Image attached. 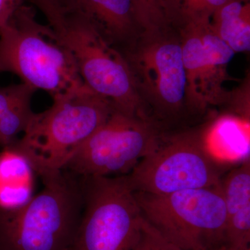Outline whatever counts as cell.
<instances>
[{
	"label": "cell",
	"mask_w": 250,
	"mask_h": 250,
	"mask_svg": "<svg viewBox=\"0 0 250 250\" xmlns=\"http://www.w3.org/2000/svg\"><path fill=\"white\" fill-rule=\"evenodd\" d=\"M55 99L84 86L71 52L50 26L36 21L33 6L22 4L0 29V72Z\"/></svg>",
	"instance_id": "cell-3"
},
{
	"label": "cell",
	"mask_w": 250,
	"mask_h": 250,
	"mask_svg": "<svg viewBox=\"0 0 250 250\" xmlns=\"http://www.w3.org/2000/svg\"><path fill=\"white\" fill-rule=\"evenodd\" d=\"M214 250H230L229 248H227L226 246H222L221 248H218V249Z\"/></svg>",
	"instance_id": "cell-21"
},
{
	"label": "cell",
	"mask_w": 250,
	"mask_h": 250,
	"mask_svg": "<svg viewBox=\"0 0 250 250\" xmlns=\"http://www.w3.org/2000/svg\"><path fill=\"white\" fill-rule=\"evenodd\" d=\"M36 90L24 83L0 88V118L15 104L27 97L33 96Z\"/></svg>",
	"instance_id": "cell-18"
},
{
	"label": "cell",
	"mask_w": 250,
	"mask_h": 250,
	"mask_svg": "<svg viewBox=\"0 0 250 250\" xmlns=\"http://www.w3.org/2000/svg\"><path fill=\"white\" fill-rule=\"evenodd\" d=\"M75 11L86 16L116 48L131 47L144 34L136 0H76Z\"/></svg>",
	"instance_id": "cell-10"
},
{
	"label": "cell",
	"mask_w": 250,
	"mask_h": 250,
	"mask_svg": "<svg viewBox=\"0 0 250 250\" xmlns=\"http://www.w3.org/2000/svg\"><path fill=\"white\" fill-rule=\"evenodd\" d=\"M222 191L226 208L225 246L230 250H250V160L224 174Z\"/></svg>",
	"instance_id": "cell-11"
},
{
	"label": "cell",
	"mask_w": 250,
	"mask_h": 250,
	"mask_svg": "<svg viewBox=\"0 0 250 250\" xmlns=\"http://www.w3.org/2000/svg\"><path fill=\"white\" fill-rule=\"evenodd\" d=\"M163 139L154 122L115 109L63 170L80 177L126 175Z\"/></svg>",
	"instance_id": "cell-8"
},
{
	"label": "cell",
	"mask_w": 250,
	"mask_h": 250,
	"mask_svg": "<svg viewBox=\"0 0 250 250\" xmlns=\"http://www.w3.org/2000/svg\"><path fill=\"white\" fill-rule=\"evenodd\" d=\"M43 189L0 213V250H69L83 205L82 177L68 171L42 177Z\"/></svg>",
	"instance_id": "cell-2"
},
{
	"label": "cell",
	"mask_w": 250,
	"mask_h": 250,
	"mask_svg": "<svg viewBox=\"0 0 250 250\" xmlns=\"http://www.w3.org/2000/svg\"><path fill=\"white\" fill-rule=\"evenodd\" d=\"M199 23L205 52L203 104L206 109L228 100L229 95L224 88V82L228 80V64L235 53L215 34L210 20L200 21Z\"/></svg>",
	"instance_id": "cell-12"
},
{
	"label": "cell",
	"mask_w": 250,
	"mask_h": 250,
	"mask_svg": "<svg viewBox=\"0 0 250 250\" xmlns=\"http://www.w3.org/2000/svg\"><path fill=\"white\" fill-rule=\"evenodd\" d=\"M114 110L109 101L84 85L35 113L22 137L4 149L17 153L41 178L57 173Z\"/></svg>",
	"instance_id": "cell-1"
},
{
	"label": "cell",
	"mask_w": 250,
	"mask_h": 250,
	"mask_svg": "<svg viewBox=\"0 0 250 250\" xmlns=\"http://www.w3.org/2000/svg\"><path fill=\"white\" fill-rule=\"evenodd\" d=\"M223 172L210 152L205 131H187L164 138L125 177L134 192L167 195L217 187Z\"/></svg>",
	"instance_id": "cell-6"
},
{
	"label": "cell",
	"mask_w": 250,
	"mask_h": 250,
	"mask_svg": "<svg viewBox=\"0 0 250 250\" xmlns=\"http://www.w3.org/2000/svg\"><path fill=\"white\" fill-rule=\"evenodd\" d=\"M31 97L22 99L0 118V146L3 148L9 147L18 139V135L24 134L35 113L31 108Z\"/></svg>",
	"instance_id": "cell-15"
},
{
	"label": "cell",
	"mask_w": 250,
	"mask_h": 250,
	"mask_svg": "<svg viewBox=\"0 0 250 250\" xmlns=\"http://www.w3.org/2000/svg\"><path fill=\"white\" fill-rule=\"evenodd\" d=\"M210 25L235 54L249 52L250 0H231L227 3L212 16Z\"/></svg>",
	"instance_id": "cell-13"
},
{
	"label": "cell",
	"mask_w": 250,
	"mask_h": 250,
	"mask_svg": "<svg viewBox=\"0 0 250 250\" xmlns=\"http://www.w3.org/2000/svg\"><path fill=\"white\" fill-rule=\"evenodd\" d=\"M144 30L143 35L177 27L179 16L174 0H136Z\"/></svg>",
	"instance_id": "cell-14"
},
{
	"label": "cell",
	"mask_w": 250,
	"mask_h": 250,
	"mask_svg": "<svg viewBox=\"0 0 250 250\" xmlns=\"http://www.w3.org/2000/svg\"><path fill=\"white\" fill-rule=\"evenodd\" d=\"M134 195L143 218L181 250H214L225 246L226 208L221 186Z\"/></svg>",
	"instance_id": "cell-5"
},
{
	"label": "cell",
	"mask_w": 250,
	"mask_h": 250,
	"mask_svg": "<svg viewBox=\"0 0 250 250\" xmlns=\"http://www.w3.org/2000/svg\"><path fill=\"white\" fill-rule=\"evenodd\" d=\"M24 4V0H0V29L16 12L18 8Z\"/></svg>",
	"instance_id": "cell-20"
},
{
	"label": "cell",
	"mask_w": 250,
	"mask_h": 250,
	"mask_svg": "<svg viewBox=\"0 0 250 250\" xmlns=\"http://www.w3.org/2000/svg\"><path fill=\"white\" fill-rule=\"evenodd\" d=\"M231 0H174L179 24L187 21L210 20L215 11Z\"/></svg>",
	"instance_id": "cell-16"
},
{
	"label": "cell",
	"mask_w": 250,
	"mask_h": 250,
	"mask_svg": "<svg viewBox=\"0 0 250 250\" xmlns=\"http://www.w3.org/2000/svg\"><path fill=\"white\" fill-rule=\"evenodd\" d=\"M43 13L48 22L76 10V0H29Z\"/></svg>",
	"instance_id": "cell-19"
},
{
	"label": "cell",
	"mask_w": 250,
	"mask_h": 250,
	"mask_svg": "<svg viewBox=\"0 0 250 250\" xmlns=\"http://www.w3.org/2000/svg\"><path fill=\"white\" fill-rule=\"evenodd\" d=\"M82 179L83 209L69 250H132L143 217L125 175Z\"/></svg>",
	"instance_id": "cell-7"
},
{
	"label": "cell",
	"mask_w": 250,
	"mask_h": 250,
	"mask_svg": "<svg viewBox=\"0 0 250 250\" xmlns=\"http://www.w3.org/2000/svg\"><path fill=\"white\" fill-rule=\"evenodd\" d=\"M172 29L143 35L125 55L140 93L152 104L158 118L178 119L187 106V79L181 39Z\"/></svg>",
	"instance_id": "cell-9"
},
{
	"label": "cell",
	"mask_w": 250,
	"mask_h": 250,
	"mask_svg": "<svg viewBox=\"0 0 250 250\" xmlns=\"http://www.w3.org/2000/svg\"><path fill=\"white\" fill-rule=\"evenodd\" d=\"M132 250H182L166 239L165 237L143 218L139 238Z\"/></svg>",
	"instance_id": "cell-17"
},
{
	"label": "cell",
	"mask_w": 250,
	"mask_h": 250,
	"mask_svg": "<svg viewBox=\"0 0 250 250\" xmlns=\"http://www.w3.org/2000/svg\"><path fill=\"white\" fill-rule=\"evenodd\" d=\"M49 25L71 52L81 78L88 88L109 101L116 111L151 120L126 57L86 16L73 11Z\"/></svg>",
	"instance_id": "cell-4"
}]
</instances>
